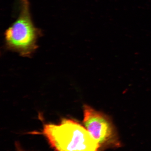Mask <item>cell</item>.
<instances>
[{
	"label": "cell",
	"mask_w": 151,
	"mask_h": 151,
	"mask_svg": "<svg viewBox=\"0 0 151 151\" xmlns=\"http://www.w3.org/2000/svg\"><path fill=\"white\" fill-rule=\"evenodd\" d=\"M42 134L56 151H99L100 147L86 127L71 119L45 124Z\"/></svg>",
	"instance_id": "obj_1"
},
{
	"label": "cell",
	"mask_w": 151,
	"mask_h": 151,
	"mask_svg": "<svg viewBox=\"0 0 151 151\" xmlns=\"http://www.w3.org/2000/svg\"><path fill=\"white\" fill-rule=\"evenodd\" d=\"M18 18L5 32V45L9 50L28 57L36 50L41 33L34 25L28 0H21Z\"/></svg>",
	"instance_id": "obj_2"
},
{
	"label": "cell",
	"mask_w": 151,
	"mask_h": 151,
	"mask_svg": "<svg viewBox=\"0 0 151 151\" xmlns=\"http://www.w3.org/2000/svg\"><path fill=\"white\" fill-rule=\"evenodd\" d=\"M83 122L85 127L100 146L116 143L112 123L103 113L85 105Z\"/></svg>",
	"instance_id": "obj_3"
},
{
	"label": "cell",
	"mask_w": 151,
	"mask_h": 151,
	"mask_svg": "<svg viewBox=\"0 0 151 151\" xmlns=\"http://www.w3.org/2000/svg\"><path fill=\"white\" fill-rule=\"evenodd\" d=\"M18 146L19 145H17V151H24L22 150V149L20 148V147Z\"/></svg>",
	"instance_id": "obj_4"
}]
</instances>
